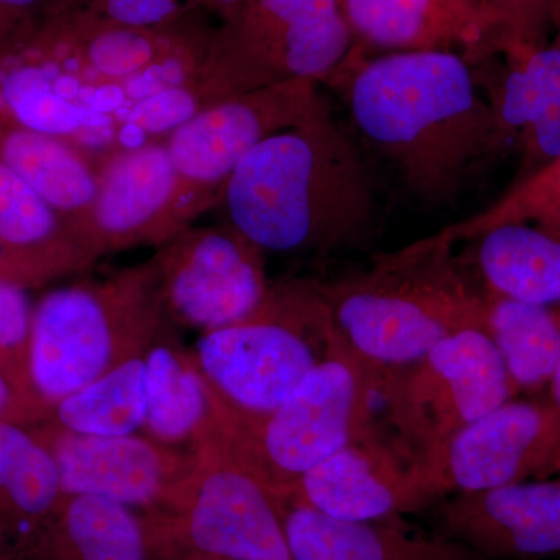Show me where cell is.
<instances>
[{
	"label": "cell",
	"instance_id": "6da1fadb",
	"mask_svg": "<svg viewBox=\"0 0 560 560\" xmlns=\"http://www.w3.org/2000/svg\"><path fill=\"white\" fill-rule=\"evenodd\" d=\"M368 145L431 206L448 205L474 168L500 150L477 70L448 51L364 58L359 49L331 81Z\"/></svg>",
	"mask_w": 560,
	"mask_h": 560
},
{
	"label": "cell",
	"instance_id": "7a4b0ae2",
	"mask_svg": "<svg viewBox=\"0 0 560 560\" xmlns=\"http://www.w3.org/2000/svg\"><path fill=\"white\" fill-rule=\"evenodd\" d=\"M219 206L257 248L278 254L355 248L371 237L378 215L370 167L330 108L250 150Z\"/></svg>",
	"mask_w": 560,
	"mask_h": 560
},
{
	"label": "cell",
	"instance_id": "3957f363",
	"mask_svg": "<svg viewBox=\"0 0 560 560\" xmlns=\"http://www.w3.org/2000/svg\"><path fill=\"white\" fill-rule=\"evenodd\" d=\"M455 245L441 231L318 283L338 338L375 374L415 363L460 330L485 329L489 293L464 270Z\"/></svg>",
	"mask_w": 560,
	"mask_h": 560
},
{
	"label": "cell",
	"instance_id": "277c9868",
	"mask_svg": "<svg viewBox=\"0 0 560 560\" xmlns=\"http://www.w3.org/2000/svg\"><path fill=\"white\" fill-rule=\"evenodd\" d=\"M151 260L47 291L35 304L33 393L47 412L171 329Z\"/></svg>",
	"mask_w": 560,
	"mask_h": 560
},
{
	"label": "cell",
	"instance_id": "5b68a950",
	"mask_svg": "<svg viewBox=\"0 0 560 560\" xmlns=\"http://www.w3.org/2000/svg\"><path fill=\"white\" fill-rule=\"evenodd\" d=\"M337 341L318 283L294 280L272 285L250 318L201 334L191 353L219 419L248 423L289 399Z\"/></svg>",
	"mask_w": 560,
	"mask_h": 560
},
{
	"label": "cell",
	"instance_id": "8992f818",
	"mask_svg": "<svg viewBox=\"0 0 560 560\" xmlns=\"http://www.w3.org/2000/svg\"><path fill=\"white\" fill-rule=\"evenodd\" d=\"M378 375L338 338L329 355L267 418H217L202 444H213L282 493L313 467L371 429Z\"/></svg>",
	"mask_w": 560,
	"mask_h": 560
},
{
	"label": "cell",
	"instance_id": "52a82bcc",
	"mask_svg": "<svg viewBox=\"0 0 560 560\" xmlns=\"http://www.w3.org/2000/svg\"><path fill=\"white\" fill-rule=\"evenodd\" d=\"M353 49L341 0H254L213 25L197 88L209 106L290 81L330 84Z\"/></svg>",
	"mask_w": 560,
	"mask_h": 560
},
{
	"label": "cell",
	"instance_id": "ba28073f",
	"mask_svg": "<svg viewBox=\"0 0 560 560\" xmlns=\"http://www.w3.org/2000/svg\"><path fill=\"white\" fill-rule=\"evenodd\" d=\"M515 389L488 331L471 327L415 363L383 372L374 397L412 463L506 404Z\"/></svg>",
	"mask_w": 560,
	"mask_h": 560
},
{
	"label": "cell",
	"instance_id": "9c48e42d",
	"mask_svg": "<svg viewBox=\"0 0 560 560\" xmlns=\"http://www.w3.org/2000/svg\"><path fill=\"white\" fill-rule=\"evenodd\" d=\"M147 530L183 550L223 560H291L279 500L213 444L195 452L189 474Z\"/></svg>",
	"mask_w": 560,
	"mask_h": 560
},
{
	"label": "cell",
	"instance_id": "30bf717a",
	"mask_svg": "<svg viewBox=\"0 0 560 560\" xmlns=\"http://www.w3.org/2000/svg\"><path fill=\"white\" fill-rule=\"evenodd\" d=\"M264 250L226 220L176 234L151 257L172 326L201 334L234 326L270 296Z\"/></svg>",
	"mask_w": 560,
	"mask_h": 560
},
{
	"label": "cell",
	"instance_id": "8fae6325",
	"mask_svg": "<svg viewBox=\"0 0 560 560\" xmlns=\"http://www.w3.org/2000/svg\"><path fill=\"white\" fill-rule=\"evenodd\" d=\"M315 81H290L212 103L165 140L197 215L219 206L224 186L250 150L329 108Z\"/></svg>",
	"mask_w": 560,
	"mask_h": 560
},
{
	"label": "cell",
	"instance_id": "7c38bea8",
	"mask_svg": "<svg viewBox=\"0 0 560 560\" xmlns=\"http://www.w3.org/2000/svg\"><path fill=\"white\" fill-rule=\"evenodd\" d=\"M411 464L433 504L526 481L560 464V420L552 405L511 399Z\"/></svg>",
	"mask_w": 560,
	"mask_h": 560
},
{
	"label": "cell",
	"instance_id": "4fadbf2b",
	"mask_svg": "<svg viewBox=\"0 0 560 560\" xmlns=\"http://www.w3.org/2000/svg\"><path fill=\"white\" fill-rule=\"evenodd\" d=\"M28 429L54 458L62 495L98 497L142 515L164 510L195 459L138 434L88 436L50 419Z\"/></svg>",
	"mask_w": 560,
	"mask_h": 560
},
{
	"label": "cell",
	"instance_id": "5bb4252c",
	"mask_svg": "<svg viewBox=\"0 0 560 560\" xmlns=\"http://www.w3.org/2000/svg\"><path fill=\"white\" fill-rule=\"evenodd\" d=\"M198 219L165 142L97 162L92 248L101 259L135 246H160Z\"/></svg>",
	"mask_w": 560,
	"mask_h": 560
},
{
	"label": "cell",
	"instance_id": "9a60e30c",
	"mask_svg": "<svg viewBox=\"0 0 560 560\" xmlns=\"http://www.w3.org/2000/svg\"><path fill=\"white\" fill-rule=\"evenodd\" d=\"M360 50L448 51L477 66L495 54L523 0H341Z\"/></svg>",
	"mask_w": 560,
	"mask_h": 560
},
{
	"label": "cell",
	"instance_id": "2e32d148",
	"mask_svg": "<svg viewBox=\"0 0 560 560\" xmlns=\"http://www.w3.org/2000/svg\"><path fill=\"white\" fill-rule=\"evenodd\" d=\"M434 517L436 533L488 560L560 558V480L455 493Z\"/></svg>",
	"mask_w": 560,
	"mask_h": 560
},
{
	"label": "cell",
	"instance_id": "e0dca14e",
	"mask_svg": "<svg viewBox=\"0 0 560 560\" xmlns=\"http://www.w3.org/2000/svg\"><path fill=\"white\" fill-rule=\"evenodd\" d=\"M279 495L353 523L404 517L433 504L410 460L386 445L372 427Z\"/></svg>",
	"mask_w": 560,
	"mask_h": 560
},
{
	"label": "cell",
	"instance_id": "ac0fdd59",
	"mask_svg": "<svg viewBox=\"0 0 560 560\" xmlns=\"http://www.w3.org/2000/svg\"><path fill=\"white\" fill-rule=\"evenodd\" d=\"M291 560H488L442 534L412 528L401 515L341 522L279 495Z\"/></svg>",
	"mask_w": 560,
	"mask_h": 560
},
{
	"label": "cell",
	"instance_id": "d6986e66",
	"mask_svg": "<svg viewBox=\"0 0 560 560\" xmlns=\"http://www.w3.org/2000/svg\"><path fill=\"white\" fill-rule=\"evenodd\" d=\"M0 246L27 289L90 270L97 261L57 210L0 164Z\"/></svg>",
	"mask_w": 560,
	"mask_h": 560
},
{
	"label": "cell",
	"instance_id": "ffe728a7",
	"mask_svg": "<svg viewBox=\"0 0 560 560\" xmlns=\"http://www.w3.org/2000/svg\"><path fill=\"white\" fill-rule=\"evenodd\" d=\"M0 164L49 202L98 260L92 248L97 164L91 156L66 140L0 117Z\"/></svg>",
	"mask_w": 560,
	"mask_h": 560
},
{
	"label": "cell",
	"instance_id": "44dd1931",
	"mask_svg": "<svg viewBox=\"0 0 560 560\" xmlns=\"http://www.w3.org/2000/svg\"><path fill=\"white\" fill-rule=\"evenodd\" d=\"M11 560H150L145 518L116 501L62 495Z\"/></svg>",
	"mask_w": 560,
	"mask_h": 560
},
{
	"label": "cell",
	"instance_id": "7402d4cb",
	"mask_svg": "<svg viewBox=\"0 0 560 560\" xmlns=\"http://www.w3.org/2000/svg\"><path fill=\"white\" fill-rule=\"evenodd\" d=\"M147 420L143 433L173 452L195 455L215 425L217 401L194 353L162 334L145 353ZM187 453V455H189Z\"/></svg>",
	"mask_w": 560,
	"mask_h": 560
},
{
	"label": "cell",
	"instance_id": "603a6c76",
	"mask_svg": "<svg viewBox=\"0 0 560 560\" xmlns=\"http://www.w3.org/2000/svg\"><path fill=\"white\" fill-rule=\"evenodd\" d=\"M471 238L488 293L560 305V221L497 224Z\"/></svg>",
	"mask_w": 560,
	"mask_h": 560
},
{
	"label": "cell",
	"instance_id": "cb8c5ba5",
	"mask_svg": "<svg viewBox=\"0 0 560 560\" xmlns=\"http://www.w3.org/2000/svg\"><path fill=\"white\" fill-rule=\"evenodd\" d=\"M62 499L49 451L28 427L0 422V560H11Z\"/></svg>",
	"mask_w": 560,
	"mask_h": 560
},
{
	"label": "cell",
	"instance_id": "d4e9b609",
	"mask_svg": "<svg viewBox=\"0 0 560 560\" xmlns=\"http://www.w3.org/2000/svg\"><path fill=\"white\" fill-rule=\"evenodd\" d=\"M485 330L515 388L551 382L560 361V305H540L489 293Z\"/></svg>",
	"mask_w": 560,
	"mask_h": 560
},
{
	"label": "cell",
	"instance_id": "484cf974",
	"mask_svg": "<svg viewBox=\"0 0 560 560\" xmlns=\"http://www.w3.org/2000/svg\"><path fill=\"white\" fill-rule=\"evenodd\" d=\"M88 436H132L147 420L145 357L124 361L55 405L49 418Z\"/></svg>",
	"mask_w": 560,
	"mask_h": 560
},
{
	"label": "cell",
	"instance_id": "4316f807",
	"mask_svg": "<svg viewBox=\"0 0 560 560\" xmlns=\"http://www.w3.org/2000/svg\"><path fill=\"white\" fill-rule=\"evenodd\" d=\"M515 221H560V160L512 184L490 208L442 230L453 243L471 238L497 224Z\"/></svg>",
	"mask_w": 560,
	"mask_h": 560
},
{
	"label": "cell",
	"instance_id": "83f0119b",
	"mask_svg": "<svg viewBox=\"0 0 560 560\" xmlns=\"http://www.w3.org/2000/svg\"><path fill=\"white\" fill-rule=\"evenodd\" d=\"M61 13L105 27L162 31L202 21L213 9L210 0H70Z\"/></svg>",
	"mask_w": 560,
	"mask_h": 560
},
{
	"label": "cell",
	"instance_id": "f1b7e54d",
	"mask_svg": "<svg viewBox=\"0 0 560 560\" xmlns=\"http://www.w3.org/2000/svg\"><path fill=\"white\" fill-rule=\"evenodd\" d=\"M28 290L31 289L20 283L0 280V370L9 375L11 382L25 396L43 407L33 393L31 378V341L35 304L31 300Z\"/></svg>",
	"mask_w": 560,
	"mask_h": 560
},
{
	"label": "cell",
	"instance_id": "f546056e",
	"mask_svg": "<svg viewBox=\"0 0 560 560\" xmlns=\"http://www.w3.org/2000/svg\"><path fill=\"white\" fill-rule=\"evenodd\" d=\"M54 0H0V51L31 35L49 16Z\"/></svg>",
	"mask_w": 560,
	"mask_h": 560
},
{
	"label": "cell",
	"instance_id": "4dcf8cb0",
	"mask_svg": "<svg viewBox=\"0 0 560 560\" xmlns=\"http://www.w3.org/2000/svg\"><path fill=\"white\" fill-rule=\"evenodd\" d=\"M49 418V412L39 407L31 397L13 382L9 375L0 370V422L21 423V425H33L40 420Z\"/></svg>",
	"mask_w": 560,
	"mask_h": 560
},
{
	"label": "cell",
	"instance_id": "1f68e13d",
	"mask_svg": "<svg viewBox=\"0 0 560 560\" xmlns=\"http://www.w3.org/2000/svg\"><path fill=\"white\" fill-rule=\"evenodd\" d=\"M149 533V530H147ZM150 560H223L212 556L198 555V552L183 550L168 541L158 539L149 534Z\"/></svg>",
	"mask_w": 560,
	"mask_h": 560
},
{
	"label": "cell",
	"instance_id": "d6a6232c",
	"mask_svg": "<svg viewBox=\"0 0 560 560\" xmlns=\"http://www.w3.org/2000/svg\"><path fill=\"white\" fill-rule=\"evenodd\" d=\"M254 0H210L212 3L213 14L224 20V18L231 16L235 11L243 9Z\"/></svg>",
	"mask_w": 560,
	"mask_h": 560
},
{
	"label": "cell",
	"instance_id": "836d02e7",
	"mask_svg": "<svg viewBox=\"0 0 560 560\" xmlns=\"http://www.w3.org/2000/svg\"><path fill=\"white\" fill-rule=\"evenodd\" d=\"M0 280H9V282L22 285L20 278H18L16 272L11 267L9 259H7L5 253H3L2 246H0Z\"/></svg>",
	"mask_w": 560,
	"mask_h": 560
},
{
	"label": "cell",
	"instance_id": "e575fe53",
	"mask_svg": "<svg viewBox=\"0 0 560 560\" xmlns=\"http://www.w3.org/2000/svg\"><path fill=\"white\" fill-rule=\"evenodd\" d=\"M551 385V396H552V408H555L556 415L560 420V361L558 368H556L555 374H552V378L550 382Z\"/></svg>",
	"mask_w": 560,
	"mask_h": 560
},
{
	"label": "cell",
	"instance_id": "d590c367",
	"mask_svg": "<svg viewBox=\"0 0 560 560\" xmlns=\"http://www.w3.org/2000/svg\"><path fill=\"white\" fill-rule=\"evenodd\" d=\"M548 14L552 22H555L556 28H558V36H556V46L560 49V0H550V9H548Z\"/></svg>",
	"mask_w": 560,
	"mask_h": 560
},
{
	"label": "cell",
	"instance_id": "8d00e7d4",
	"mask_svg": "<svg viewBox=\"0 0 560 560\" xmlns=\"http://www.w3.org/2000/svg\"><path fill=\"white\" fill-rule=\"evenodd\" d=\"M69 2L70 0H54V3H51L49 16L47 18L55 16V14L61 13V11L65 10L66 7H68Z\"/></svg>",
	"mask_w": 560,
	"mask_h": 560
}]
</instances>
